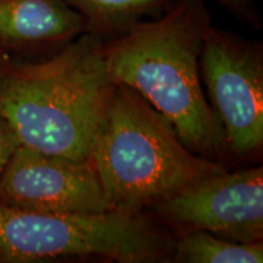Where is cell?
<instances>
[{
	"label": "cell",
	"instance_id": "cell-1",
	"mask_svg": "<svg viewBox=\"0 0 263 263\" xmlns=\"http://www.w3.org/2000/svg\"><path fill=\"white\" fill-rule=\"evenodd\" d=\"M205 0H174L162 15L103 43L107 73L139 93L193 153L224 163L221 124L203 94L200 52L211 26Z\"/></svg>",
	"mask_w": 263,
	"mask_h": 263
},
{
	"label": "cell",
	"instance_id": "cell-2",
	"mask_svg": "<svg viewBox=\"0 0 263 263\" xmlns=\"http://www.w3.org/2000/svg\"><path fill=\"white\" fill-rule=\"evenodd\" d=\"M103 43V38L83 33L48 58H11L0 68V115L20 145L89 160L115 88Z\"/></svg>",
	"mask_w": 263,
	"mask_h": 263
},
{
	"label": "cell",
	"instance_id": "cell-3",
	"mask_svg": "<svg viewBox=\"0 0 263 263\" xmlns=\"http://www.w3.org/2000/svg\"><path fill=\"white\" fill-rule=\"evenodd\" d=\"M89 160L111 210L144 212L224 163L193 153L172 124L139 93L115 83Z\"/></svg>",
	"mask_w": 263,
	"mask_h": 263
},
{
	"label": "cell",
	"instance_id": "cell-4",
	"mask_svg": "<svg viewBox=\"0 0 263 263\" xmlns=\"http://www.w3.org/2000/svg\"><path fill=\"white\" fill-rule=\"evenodd\" d=\"M176 233L145 212L45 213L0 206V262L99 257L172 262Z\"/></svg>",
	"mask_w": 263,
	"mask_h": 263
},
{
	"label": "cell",
	"instance_id": "cell-5",
	"mask_svg": "<svg viewBox=\"0 0 263 263\" xmlns=\"http://www.w3.org/2000/svg\"><path fill=\"white\" fill-rule=\"evenodd\" d=\"M200 74L229 154L249 157L263 145V48L233 32L205 33Z\"/></svg>",
	"mask_w": 263,
	"mask_h": 263
},
{
	"label": "cell",
	"instance_id": "cell-6",
	"mask_svg": "<svg viewBox=\"0 0 263 263\" xmlns=\"http://www.w3.org/2000/svg\"><path fill=\"white\" fill-rule=\"evenodd\" d=\"M176 230L199 229L236 242L263 241V168L212 174L144 211Z\"/></svg>",
	"mask_w": 263,
	"mask_h": 263
},
{
	"label": "cell",
	"instance_id": "cell-7",
	"mask_svg": "<svg viewBox=\"0 0 263 263\" xmlns=\"http://www.w3.org/2000/svg\"><path fill=\"white\" fill-rule=\"evenodd\" d=\"M0 206L45 213L110 211L90 160L20 145L0 177Z\"/></svg>",
	"mask_w": 263,
	"mask_h": 263
},
{
	"label": "cell",
	"instance_id": "cell-8",
	"mask_svg": "<svg viewBox=\"0 0 263 263\" xmlns=\"http://www.w3.org/2000/svg\"><path fill=\"white\" fill-rule=\"evenodd\" d=\"M83 33L84 20L65 0H0V49L9 55L52 54Z\"/></svg>",
	"mask_w": 263,
	"mask_h": 263
},
{
	"label": "cell",
	"instance_id": "cell-9",
	"mask_svg": "<svg viewBox=\"0 0 263 263\" xmlns=\"http://www.w3.org/2000/svg\"><path fill=\"white\" fill-rule=\"evenodd\" d=\"M84 20L85 33L120 37L146 18L159 17L174 0H65Z\"/></svg>",
	"mask_w": 263,
	"mask_h": 263
},
{
	"label": "cell",
	"instance_id": "cell-10",
	"mask_svg": "<svg viewBox=\"0 0 263 263\" xmlns=\"http://www.w3.org/2000/svg\"><path fill=\"white\" fill-rule=\"evenodd\" d=\"M172 262L261 263L263 241L236 242L199 229L176 230Z\"/></svg>",
	"mask_w": 263,
	"mask_h": 263
},
{
	"label": "cell",
	"instance_id": "cell-11",
	"mask_svg": "<svg viewBox=\"0 0 263 263\" xmlns=\"http://www.w3.org/2000/svg\"><path fill=\"white\" fill-rule=\"evenodd\" d=\"M216 2L244 24L256 29L261 28V18L254 0H216Z\"/></svg>",
	"mask_w": 263,
	"mask_h": 263
},
{
	"label": "cell",
	"instance_id": "cell-12",
	"mask_svg": "<svg viewBox=\"0 0 263 263\" xmlns=\"http://www.w3.org/2000/svg\"><path fill=\"white\" fill-rule=\"evenodd\" d=\"M18 146L20 141L15 132L8 121L0 115V177Z\"/></svg>",
	"mask_w": 263,
	"mask_h": 263
},
{
	"label": "cell",
	"instance_id": "cell-13",
	"mask_svg": "<svg viewBox=\"0 0 263 263\" xmlns=\"http://www.w3.org/2000/svg\"><path fill=\"white\" fill-rule=\"evenodd\" d=\"M10 59H11V57H10L9 54H6L4 50H2V49H0V68H2L3 66H4L6 62L10 60Z\"/></svg>",
	"mask_w": 263,
	"mask_h": 263
}]
</instances>
